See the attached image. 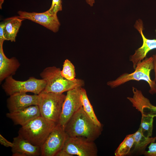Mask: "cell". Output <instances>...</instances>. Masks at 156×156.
<instances>
[{
    "mask_svg": "<svg viewBox=\"0 0 156 156\" xmlns=\"http://www.w3.org/2000/svg\"><path fill=\"white\" fill-rule=\"evenodd\" d=\"M12 142L13 156L41 155L40 147L32 144L18 135L13 138Z\"/></svg>",
    "mask_w": 156,
    "mask_h": 156,
    "instance_id": "obj_13",
    "label": "cell"
},
{
    "mask_svg": "<svg viewBox=\"0 0 156 156\" xmlns=\"http://www.w3.org/2000/svg\"><path fill=\"white\" fill-rule=\"evenodd\" d=\"M60 68L50 66L45 68L40 73V76L46 82L45 87L42 92L62 93L73 89L82 87L84 85V81L75 79L68 80L62 77Z\"/></svg>",
    "mask_w": 156,
    "mask_h": 156,
    "instance_id": "obj_3",
    "label": "cell"
},
{
    "mask_svg": "<svg viewBox=\"0 0 156 156\" xmlns=\"http://www.w3.org/2000/svg\"><path fill=\"white\" fill-rule=\"evenodd\" d=\"M64 129L68 137H83L94 141L101 134L103 128L94 122L82 107L70 118Z\"/></svg>",
    "mask_w": 156,
    "mask_h": 156,
    "instance_id": "obj_1",
    "label": "cell"
},
{
    "mask_svg": "<svg viewBox=\"0 0 156 156\" xmlns=\"http://www.w3.org/2000/svg\"><path fill=\"white\" fill-rule=\"evenodd\" d=\"M46 82L44 79L30 77L28 80L21 81L14 79L12 76L5 79L2 88L9 96L15 94L31 92L39 94L44 90Z\"/></svg>",
    "mask_w": 156,
    "mask_h": 156,
    "instance_id": "obj_6",
    "label": "cell"
},
{
    "mask_svg": "<svg viewBox=\"0 0 156 156\" xmlns=\"http://www.w3.org/2000/svg\"><path fill=\"white\" fill-rule=\"evenodd\" d=\"M6 21L1 22L0 24V42H3L5 40L3 36V29Z\"/></svg>",
    "mask_w": 156,
    "mask_h": 156,
    "instance_id": "obj_26",
    "label": "cell"
},
{
    "mask_svg": "<svg viewBox=\"0 0 156 156\" xmlns=\"http://www.w3.org/2000/svg\"><path fill=\"white\" fill-rule=\"evenodd\" d=\"M134 143L130 153L136 155L143 154L148 144L152 142H155L156 137H148L145 136L142 133L141 129L139 128L134 133Z\"/></svg>",
    "mask_w": 156,
    "mask_h": 156,
    "instance_id": "obj_16",
    "label": "cell"
},
{
    "mask_svg": "<svg viewBox=\"0 0 156 156\" xmlns=\"http://www.w3.org/2000/svg\"><path fill=\"white\" fill-rule=\"evenodd\" d=\"M81 99L82 107L86 113L96 125L100 127L102 126L95 114L86 90L82 87L81 88Z\"/></svg>",
    "mask_w": 156,
    "mask_h": 156,
    "instance_id": "obj_18",
    "label": "cell"
},
{
    "mask_svg": "<svg viewBox=\"0 0 156 156\" xmlns=\"http://www.w3.org/2000/svg\"><path fill=\"white\" fill-rule=\"evenodd\" d=\"M134 27L141 34L143 40L142 46L136 50L130 57V60L132 63L133 68L135 69L137 64L146 57L149 51L156 49V39H149L145 37L143 32V25L142 20H137Z\"/></svg>",
    "mask_w": 156,
    "mask_h": 156,
    "instance_id": "obj_11",
    "label": "cell"
},
{
    "mask_svg": "<svg viewBox=\"0 0 156 156\" xmlns=\"http://www.w3.org/2000/svg\"><path fill=\"white\" fill-rule=\"evenodd\" d=\"M62 149L73 156H96L98 153L94 141L81 136L68 137Z\"/></svg>",
    "mask_w": 156,
    "mask_h": 156,
    "instance_id": "obj_7",
    "label": "cell"
},
{
    "mask_svg": "<svg viewBox=\"0 0 156 156\" xmlns=\"http://www.w3.org/2000/svg\"><path fill=\"white\" fill-rule=\"evenodd\" d=\"M39 107L43 117L57 123L66 95L62 93L41 92L39 94Z\"/></svg>",
    "mask_w": 156,
    "mask_h": 156,
    "instance_id": "obj_5",
    "label": "cell"
},
{
    "mask_svg": "<svg viewBox=\"0 0 156 156\" xmlns=\"http://www.w3.org/2000/svg\"><path fill=\"white\" fill-rule=\"evenodd\" d=\"M61 73L63 77L68 80L72 81L76 79L74 66L68 59H66L64 62Z\"/></svg>",
    "mask_w": 156,
    "mask_h": 156,
    "instance_id": "obj_21",
    "label": "cell"
},
{
    "mask_svg": "<svg viewBox=\"0 0 156 156\" xmlns=\"http://www.w3.org/2000/svg\"><path fill=\"white\" fill-rule=\"evenodd\" d=\"M153 65L155 75V78L154 80L156 81V54L153 55Z\"/></svg>",
    "mask_w": 156,
    "mask_h": 156,
    "instance_id": "obj_28",
    "label": "cell"
},
{
    "mask_svg": "<svg viewBox=\"0 0 156 156\" xmlns=\"http://www.w3.org/2000/svg\"><path fill=\"white\" fill-rule=\"evenodd\" d=\"M142 118L140 128L145 136L152 137L153 129L154 116L149 114H142Z\"/></svg>",
    "mask_w": 156,
    "mask_h": 156,
    "instance_id": "obj_20",
    "label": "cell"
},
{
    "mask_svg": "<svg viewBox=\"0 0 156 156\" xmlns=\"http://www.w3.org/2000/svg\"><path fill=\"white\" fill-rule=\"evenodd\" d=\"M40 115L38 105L31 106L16 112H9L6 114V116L11 119L14 125L21 126Z\"/></svg>",
    "mask_w": 156,
    "mask_h": 156,
    "instance_id": "obj_14",
    "label": "cell"
},
{
    "mask_svg": "<svg viewBox=\"0 0 156 156\" xmlns=\"http://www.w3.org/2000/svg\"><path fill=\"white\" fill-rule=\"evenodd\" d=\"M3 42H0V81L15 73L20 66L18 60L15 57L8 58L3 49Z\"/></svg>",
    "mask_w": 156,
    "mask_h": 156,
    "instance_id": "obj_15",
    "label": "cell"
},
{
    "mask_svg": "<svg viewBox=\"0 0 156 156\" xmlns=\"http://www.w3.org/2000/svg\"><path fill=\"white\" fill-rule=\"evenodd\" d=\"M86 3L90 6H92L95 3V0H86Z\"/></svg>",
    "mask_w": 156,
    "mask_h": 156,
    "instance_id": "obj_29",
    "label": "cell"
},
{
    "mask_svg": "<svg viewBox=\"0 0 156 156\" xmlns=\"http://www.w3.org/2000/svg\"><path fill=\"white\" fill-rule=\"evenodd\" d=\"M148 149V151H145L144 155L146 156H156V143H151Z\"/></svg>",
    "mask_w": 156,
    "mask_h": 156,
    "instance_id": "obj_24",
    "label": "cell"
},
{
    "mask_svg": "<svg viewBox=\"0 0 156 156\" xmlns=\"http://www.w3.org/2000/svg\"><path fill=\"white\" fill-rule=\"evenodd\" d=\"M62 10V0H52L51 7L47 11L51 14H57V12Z\"/></svg>",
    "mask_w": 156,
    "mask_h": 156,
    "instance_id": "obj_23",
    "label": "cell"
},
{
    "mask_svg": "<svg viewBox=\"0 0 156 156\" xmlns=\"http://www.w3.org/2000/svg\"><path fill=\"white\" fill-rule=\"evenodd\" d=\"M153 68V57H146L137 64L133 72L124 73L116 79L108 81L107 85L111 88H114L131 80H144L149 86V93L153 95L156 93V81L152 80L150 77L151 72Z\"/></svg>",
    "mask_w": 156,
    "mask_h": 156,
    "instance_id": "obj_4",
    "label": "cell"
},
{
    "mask_svg": "<svg viewBox=\"0 0 156 156\" xmlns=\"http://www.w3.org/2000/svg\"><path fill=\"white\" fill-rule=\"evenodd\" d=\"M57 124L40 115L21 126L18 135L32 144L40 147Z\"/></svg>",
    "mask_w": 156,
    "mask_h": 156,
    "instance_id": "obj_2",
    "label": "cell"
},
{
    "mask_svg": "<svg viewBox=\"0 0 156 156\" xmlns=\"http://www.w3.org/2000/svg\"><path fill=\"white\" fill-rule=\"evenodd\" d=\"M24 20L20 18L18 16L10 17L5 20L3 29V36L5 40L15 41L17 34L22 21Z\"/></svg>",
    "mask_w": 156,
    "mask_h": 156,
    "instance_id": "obj_17",
    "label": "cell"
},
{
    "mask_svg": "<svg viewBox=\"0 0 156 156\" xmlns=\"http://www.w3.org/2000/svg\"><path fill=\"white\" fill-rule=\"evenodd\" d=\"M55 156H73L65 151L62 149L59 151L56 155Z\"/></svg>",
    "mask_w": 156,
    "mask_h": 156,
    "instance_id": "obj_27",
    "label": "cell"
},
{
    "mask_svg": "<svg viewBox=\"0 0 156 156\" xmlns=\"http://www.w3.org/2000/svg\"><path fill=\"white\" fill-rule=\"evenodd\" d=\"M39 98V94L29 95L26 93L10 96L7 101L9 112H16L32 105H38Z\"/></svg>",
    "mask_w": 156,
    "mask_h": 156,
    "instance_id": "obj_12",
    "label": "cell"
},
{
    "mask_svg": "<svg viewBox=\"0 0 156 156\" xmlns=\"http://www.w3.org/2000/svg\"><path fill=\"white\" fill-rule=\"evenodd\" d=\"M0 143L1 145L7 147L12 148L13 145V142L8 140L1 134H0Z\"/></svg>",
    "mask_w": 156,
    "mask_h": 156,
    "instance_id": "obj_25",
    "label": "cell"
},
{
    "mask_svg": "<svg viewBox=\"0 0 156 156\" xmlns=\"http://www.w3.org/2000/svg\"><path fill=\"white\" fill-rule=\"evenodd\" d=\"M18 14L20 18L31 20L54 32H56L59 30L60 23L57 14H51L47 10L42 13L28 12L19 11Z\"/></svg>",
    "mask_w": 156,
    "mask_h": 156,
    "instance_id": "obj_10",
    "label": "cell"
},
{
    "mask_svg": "<svg viewBox=\"0 0 156 156\" xmlns=\"http://www.w3.org/2000/svg\"><path fill=\"white\" fill-rule=\"evenodd\" d=\"M81 88L67 91L57 123L64 128L72 116L82 107L81 99Z\"/></svg>",
    "mask_w": 156,
    "mask_h": 156,
    "instance_id": "obj_9",
    "label": "cell"
},
{
    "mask_svg": "<svg viewBox=\"0 0 156 156\" xmlns=\"http://www.w3.org/2000/svg\"><path fill=\"white\" fill-rule=\"evenodd\" d=\"M137 110L141 114H149L156 117V106L152 105L147 98L140 102Z\"/></svg>",
    "mask_w": 156,
    "mask_h": 156,
    "instance_id": "obj_22",
    "label": "cell"
},
{
    "mask_svg": "<svg viewBox=\"0 0 156 156\" xmlns=\"http://www.w3.org/2000/svg\"><path fill=\"white\" fill-rule=\"evenodd\" d=\"M68 137L64 128L57 123L40 146L41 155L55 156L62 149Z\"/></svg>",
    "mask_w": 156,
    "mask_h": 156,
    "instance_id": "obj_8",
    "label": "cell"
},
{
    "mask_svg": "<svg viewBox=\"0 0 156 156\" xmlns=\"http://www.w3.org/2000/svg\"><path fill=\"white\" fill-rule=\"evenodd\" d=\"M134 143V133L126 136L115 151V156H125L129 155Z\"/></svg>",
    "mask_w": 156,
    "mask_h": 156,
    "instance_id": "obj_19",
    "label": "cell"
}]
</instances>
